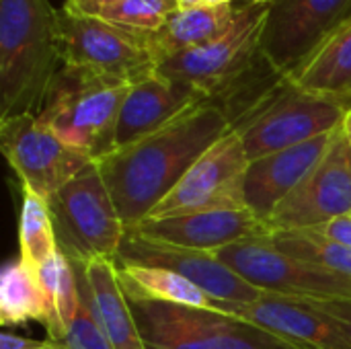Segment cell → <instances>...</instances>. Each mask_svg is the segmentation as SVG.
I'll return each instance as SVG.
<instances>
[{"label":"cell","mask_w":351,"mask_h":349,"mask_svg":"<svg viewBox=\"0 0 351 349\" xmlns=\"http://www.w3.org/2000/svg\"><path fill=\"white\" fill-rule=\"evenodd\" d=\"M228 132L224 113L212 103H199L154 134L97 160L125 228L142 222L193 163Z\"/></svg>","instance_id":"6da1fadb"},{"label":"cell","mask_w":351,"mask_h":349,"mask_svg":"<svg viewBox=\"0 0 351 349\" xmlns=\"http://www.w3.org/2000/svg\"><path fill=\"white\" fill-rule=\"evenodd\" d=\"M60 66L58 8L49 0H0V119L39 115Z\"/></svg>","instance_id":"7a4b0ae2"},{"label":"cell","mask_w":351,"mask_h":349,"mask_svg":"<svg viewBox=\"0 0 351 349\" xmlns=\"http://www.w3.org/2000/svg\"><path fill=\"white\" fill-rule=\"evenodd\" d=\"M130 86L88 68L62 64L39 119L62 142L97 163L115 150L117 119Z\"/></svg>","instance_id":"3957f363"},{"label":"cell","mask_w":351,"mask_h":349,"mask_svg":"<svg viewBox=\"0 0 351 349\" xmlns=\"http://www.w3.org/2000/svg\"><path fill=\"white\" fill-rule=\"evenodd\" d=\"M128 300L146 349H313L237 315Z\"/></svg>","instance_id":"277c9868"},{"label":"cell","mask_w":351,"mask_h":349,"mask_svg":"<svg viewBox=\"0 0 351 349\" xmlns=\"http://www.w3.org/2000/svg\"><path fill=\"white\" fill-rule=\"evenodd\" d=\"M47 204L58 247L70 263L117 261L128 228L95 163L62 185Z\"/></svg>","instance_id":"5b68a950"},{"label":"cell","mask_w":351,"mask_h":349,"mask_svg":"<svg viewBox=\"0 0 351 349\" xmlns=\"http://www.w3.org/2000/svg\"><path fill=\"white\" fill-rule=\"evenodd\" d=\"M58 51L66 66L88 68L125 84H136L158 70L150 31L82 14L66 4L58 8Z\"/></svg>","instance_id":"8992f818"},{"label":"cell","mask_w":351,"mask_h":349,"mask_svg":"<svg viewBox=\"0 0 351 349\" xmlns=\"http://www.w3.org/2000/svg\"><path fill=\"white\" fill-rule=\"evenodd\" d=\"M348 111L343 103L311 93L288 78L245 115L232 132L241 136L249 160H255L335 132Z\"/></svg>","instance_id":"52a82bcc"},{"label":"cell","mask_w":351,"mask_h":349,"mask_svg":"<svg viewBox=\"0 0 351 349\" xmlns=\"http://www.w3.org/2000/svg\"><path fill=\"white\" fill-rule=\"evenodd\" d=\"M267 8V2H251L241 6L226 33L206 45L162 60L156 74L195 86L206 95L208 103L218 99L243 76H247L263 58L261 35Z\"/></svg>","instance_id":"ba28073f"},{"label":"cell","mask_w":351,"mask_h":349,"mask_svg":"<svg viewBox=\"0 0 351 349\" xmlns=\"http://www.w3.org/2000/svg\"><path fill=\"white\" fill-rule=\"evenodd\" d=\"M267 237L234 243L214 255L265 294L290 300H351L350 278L290 257Z\"/></svg>","instance_id":"9c48e42d"},{"label":"cell","mask_w":351,"mask_h":349,"mask_svg":"<svg viewBox=\"0 0 351 349\" xmlns=\"http://www.w3.org/2000/svg\"><path fill=\"white\" fill-rule=\"evenodd\" d=\"M249 163L241 136L230 130L193 163L146 218L247 208L243 200V179Z\"/></svg>","instance_id":"30bf717a"},{"label":"cell","mask_w":351,"mask_h":349,"mask_svg":"<svg viewBox=\"0 0 351 349\" xmlns=\"http://www.w3.org/2000/svg\"><path fill=\"white\" fill-rule=\"evenodd\" d=\"M267 6L261 49L290 78L351 16V0H271Z\"/></svg>","instance_id":"8fae6325"},{"label":"cell","mask_w":351,"mask_h":349,"mask_svg":"<svg viewBox=\"0 0 351 349\" xmlns=\"http://www.w3.org/2000/svg\"><path fill=\"white\" fill-rule=\"evenodd\" d=\"M0 148L10 169L27 187L49 200L62 185L93 165L90 156L62 142L39 115L0 119Z\"/></svg>","instance_id":"7c38bea8"},{"label":"cell","mask_w":351,"mask_h":349,"mask_svg":"<svg viewBox=\"0 0 351 349\" xmlns=\"http://www.w3.org/2000/svg\"><path fill=\"white\" fill-rule=\"evenodd\" d=\"M341 216H351V148L339 125L325 156L276 208L267 228L313 230Z\"/></svg>","instance_id":"4fadbf2b"},{"label":"cell","mask_w":351,"mask_h":349,"mask_svg":"<svg viewBox=\"0 0 351 349\" xmlns=\"http://www.w3.org/2000/svg\"><path fill=\"white\" fill-rule=\"evenodd\" d=\"M117 265H148L175 272L220 302H255L265 292L243 280L214 253L144 241L125 230Z\"/></svg>","instance_id":"5bb4252c"},{"label":"cell","mask_w":351,"mask_h":349,"mask_svg":"<svg viewBox=\"0 0 351 349\" xmlns=\"http://www.w3.org/2000/svg\"><path fill=\"white\" fill-rule=\"evenodd\" d=\"M128 232L158 245L216 253L241 241L271 234L249 208L212 210L167 218H144L128 228Z\"/></svg>","instance_id":"9a60e30c"},{"label":"cell","mask_w":351,"mask_h":349,"mask_svg":"<svg viewBox=\"0 0 351 349\" xmlns=\"http://www.w3.org/2000/svg\"><path fill=\"white\" fill-rule=\"evenodd\" d=\"M335 132L323 134L304 144L255 158L243 179L245 206L267 226L276 208L296 189V185L325 156Z\"/></svg>","instance_id":"2e32d148"},{"label":"cell","mask_w":351,"mask_h":349,"mask_svg":"<svg viewBox=\"0 0 351 349\" xmlns=\"http://www.w3.org/2000/svg\"><path fill=\"white\" fill-rule=\"evenodd\" d=\"M208 103L195 86L152 74L130 86L115 130V150L165 128L191 107Z\"/></svg>","instance_id":"e0dca14e"},{"label":"cell","mask_w":351,"mask_h":349,"mask_svg":"<svg viewBox=\"0 0 351 349\" xmlns=\"http://www.w3.org/2000/svg\"><path fill=\"white\" fill-rule=\"evenodd\" d=\"M216 311L243 317L313 349H351L343 329L306 302L263 294L255 302H220Z\"/></svg>","instance_id":"ac0fdd59"},{"label":"cell","mask_w":351,"mask_h":349,"mask_svg":"<svg viewBox=\"0 0 351 349\" xmlns=\"http://www.w3.org/2000/svg\"><path fill=\"white\" fill-rule=\"evenodd\" d=\"M78 290L88 304L99 329L113 349H146L130 300L119 284L117 265L113 261L95 259L88 263H72Z\"/></svg>","instance_id":"d6986e66"},{"label":"cell","mask_w":351,"mask_h":349,"mask_svg":"<svg viewBox=\"0 0 351 349\" xmlns=\"http://www.w3.org/2000/svg\"><path fill=\"white\" fill-rule=\"evenodd\" d=\"M239 8L241 6L234 4H199L179 8L158 31H150V41L158 56V64L175 53L218 39L230 29Z\"/></svg>","instance_id":"ffe728a7"},{"label":"cell","mask_w":351,"mask_h":349,"mask_svg":"<svg viewBox=\"0 0 351 349\" xmlns=\"http://www.w3.org/2000/svg\"><path fill=\"white\" fill-rule=\"evenodd\" d=\"M298 86L331 97L351 109V19L294 74Z\"/></svg>","instance_id":"44dd1931"},{"label":"cell","mask_w":351,"mask_h":349,"mask_svg":"<svg viewBox=\"0 0 351 349\" xmlns=\"http://www.w3.org/2000/svg\"><path fill=\"white\" fill-rule=\"evenodd\" d=\"M117 278L125 296L150 302L216 311V300H212L204 290H199L195 284L175 272L148 265H117Z\"/></svg>","instance_id":"7402d4cb"},{"label":"cell","mask_w":351,"mask_h":349,"mask_svg":"<svg viewBox=\"0 0 351 349\" xmlns=\"http://www.w3.org/2000/svg\"><path fill=\"white\" fill-rule=\"evenodd\" d=\"M35 272L47 302V319L43 327L47 329V337L58 341L68 333L80 306L76 272L62 251L53 253Z\"/></svg>","instance_id":"603a6c76"},{"label":"cell","mask_w":351,"mask_h":349,"mask_svg":"<svg viewBox=\"0 0 351 349\" xmlns=\"http://www.w3.org/2000/svg\"><path fill=\"white\" fill-rule=\"evenodd\" d=\"M47 302L37 272L21 257L8 261L0 276V323L16 327L29 321L45 325Z\"/></svg>","instance_id":"cb8c5ba5"},{"label":"cell","mask_w":351,"mask_h":349,"mask_svg":"<svg viewBox=\"0 0 351 349\" xmlns=\"http://www.w3.org/2000/svg\"><path fill=\"white\" fill-rule=\"evenodd\" d=\"M23 189V206H21V222H19V249L21 259L37 269L43 261H47L53 253L60 251L56 228L49 212L47 200L37 195L35 191Z\"/></svg>","instance_id":"d4e9b609"},{"label":"cell","mask_w":351,"mask_h":349,"mask_svg":"<svg viewBox=\"0 0 351 349\" xmlns=\"http://www.w3.org/2000/svg\"><path fill=\"white\" fill-rule=\"evenodd\" d=\"M267 241L282 253L323 267L351 280V249L333 243L313 230H284L271 232Z\"/></svg>","instance_id":"484cf974"},{"label":"cell","mask_w":351,"mask_h":349,"mask_svg":"<svg viewBox=\"0 0 351 349\" xmlns=\"http://www.w3.org/2000/svg\"><path fill=\"white\" fill-rule=\"evenodd\" d=\"M179 8L177 0H121L99 16L138 31H158Z\"/></svg>","instance_id":"4316f807"},{"label":"cell","mask_w":351,"mask_h":349,"mask_svg":"<svg viewBox=\"0 0 351 349\" xmlns=\"http://www.w3.org/2000/svg\"><path fill=\"white\" fill-rule=\"evenodd\" d=\"M56 346L58 349H113L109 346L107 337L103 335V331L99 329V325L82 296H80V306H78L74 323L70 325L68 333L56 341Z\"/></svg>","instance_id":"83f0119b"},{"label":"cell","mask_w":351,"mask_h":349,"mask_svg":"<svg viewBox=\"0 0 351 349\" xmlns=\"http://www.w3.org/2000/svg\"><path fill=\"white\" fill-rule=\"evenodd\" d=\"M298 302H306L313 309L321 311L323 315L331 317L351 341V300H298Z\"/></svg>","instance_id":"f1b7e54d"},{"label":"cell","mask_w":351,"mask_h":349,"mask_svg":"<svg viewBox=\"0 0 351 349\" xmlns=\"http://www.w3.org/2000/svg\"><path fill=\"white\" fill-rule=\"evenodd\" d=\"M313 232L351 249V216L335 218V220H331V222H327V224H323L319 228H313Z\"/></svg>","instance_id":"f546056e"},{"label":"cell","mask_w":351,"mask_h":349,"mask_svg":"<svg viewBox=\"0 0 351 349\" xmlns=\"http://www.w3.org/2000/svg\"><path fill=\"white\" fill-rule=\"evenodd\" d=\"M0 349H58L56 341L47 339H31L10 331H2L0 335Z\"/></svg>","instance_id":"4dcf8cb0"},{"label":"cell","mask_w":351,"mask_h":349,"mask_svg":"<svg viewBox=\"0 0 351 349\" xmlns=\"http://www.w3.org/2000/svg\"><path fill=\"white\" fill-rule=\"evenodd\" d=\"M121 0H66L64 4L82 12V14H90V16H99L101 12H105L107 8L115 6Z\"/></svg>","instance_id":"1f68e13d"},{"label":"cell","mask_w":351,"mask_h":349,"mask_svg":"<svg viewBox=\"0 0 351 349\" xmlns=\"http://www.w3.org/2000/svg\"><path fill=\"white\" fill-rule=\"evenodd\" d=\"M341 128H343V134H346V138H348V142H350V148H351V109L346 113Z\"/></svg>","instance_id":"d6a6232c"},{"label":"cell","mask_w":351,"mask_h":349,"mask_svg":"<svg viewBox=\"0 0 351 349\" xmlns=\"http://www.w3.org/2000/svg\"><path fill=\"white\" fill-rule=\"evenodd\" d=\"M181 8L185 6H199V4H206V0H177Z\"/></svg>","instance_id":"836d02e7"},{"label":"cell","mask_w":351,"mask_h":349,"mask_svg":"<svg viewBox=\"0 0 351 349\" xmlns=\"http://www.w3.org/2000/svg\"><path fill=\"white\" fill-rule=\"evenodd\" d=\"M206 4H212V6H216V4H232V0H206Z\"/></svg>","instance_id":"e575fe53"},{"label":"cell","mask_w":351,"mask_h":349,"mask_svg":"<svg viewBox=\"0 0 351 349\" xmlns=\"http://www.w3.org/2000/svg\"><path fill=\"white\" fill-rule=\"evenodd\" d=\"M253 2H271V0H253Z\"/></svg>","instance_id":"d590c367"},{"label":"cell","mask_w":351,"mask_h":349,"mask_svg":"<svg viewBox=\"0 0 351 349\" xmlns=\"http://www.w3.org/2000/svg\"><path fill=\"white\" fill-rule=\"evenodd\" d=\"M350 19H351V16H350Z\"/></svg>","instance_id":"8d00e7d4"}]
</instances>
